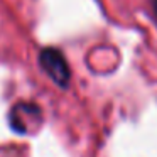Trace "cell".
<instances>
[{
  "label": "cell",
  "mask_w": 157,
  "mask_h": 157,
  "mask_svg": "<svg viewBox=\"0 0 157 157\" xmlns=\"http://www.w3.org/2000/svg\"><path fill=\"white\" fill-rule=\"evenodd\" d=\"M39 63L41 68L46 71V75L52 79L58 86L61 88H68L69 79H71V71L69 66L66 63L64 56L61 54V51L54 48H46L39 54Z\"/></svg>",
  "instance_id": "cell-1"
},
{
  "label": "cell",
  "mask_w": 157,
  "mask_h": 157,
  "mask_svg": "<svg viewBox=\"0 0 157 157\" xmlns=\"http://www.w3.org/2000/svg\"><path fill=\"white\" fill-rule=\"evenodd\" d=\"M29 118L41 122V110L36 105H29V103H21L15 105L10 112V125L15 132L19 133H27L29 132Z\"/></svg>",
  "instance_id": "cell-2"
},
{
  "label": "cell",
  "mask_w": 157,
  "mask_h": 157,
  "mask_svg": "<svg viewBox=\"0 0 157 157\" xmlns=\"http://www.w3.org/2000/svg\"><path fill=\"white\" fill-rule=\"evenodd\" d=\"M154 12H155V15H157V0H154Z\"/></svg>",
  "instance_id": "cell-3"
}]
</instances>
